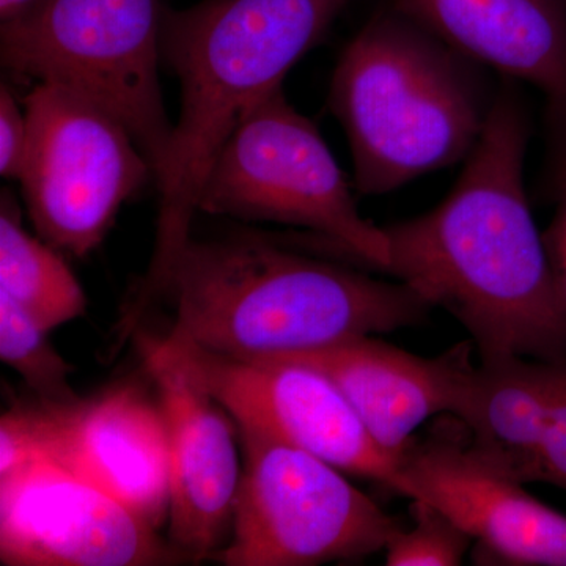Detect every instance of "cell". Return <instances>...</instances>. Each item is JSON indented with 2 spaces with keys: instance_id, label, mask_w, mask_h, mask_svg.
<instances>
[{
  "instance_id": "5bb4252c",
  "label": "cell",
  "mask_w": 566,
  "mask_h": 566,
  "mask_svg": "<svg viewBox=\"0 0 566 566\" xmlns=\"http://www.w3.org/2000/svg\"><path fill=\"white\" fill-rule=\"evenodd\" d=\"M469 344L438 357L395 348L371 335L277 359L314 367L345 395L376 444L400 463L417 428L438 415L457 416L475 365Z\"/></svg>"
},
{
  "instance_id": "e0dca14e",
  "label": "cell",
  "mask_w": 566,
  "mask_h": 566,
  "mask_svg": "<svg viewBox=\"0 0 566 566\" xmlns=\"http://www.w3.org/2000/svg\"><path fill=\"white\" fill-rule=\"evenodd\" d=\"M0 293L46 333L87 308L76 275L57 249L25 232L10 193H3L0 207Z\"/></svg>"
},
{
  "instance_id": "44dd1931",
  "label": "cell",
  "mask_w": 566,
  "mask_h": 566,
  "mask_svg": "<svg viewBox=\"0 0 566 566\" xmlns=\"http://www.w3.org/2000/svg\"><path fill=\"white\" fill-rule=\"evenodd\" d=\"M539 482L566 491V359L556 364L539 450Z\"/></svg>"
},
{
  "instance_id": "2e32d148",
  "label": "cell",
  "mask_w": 566,
  "mask_h": 566,
  "mask_svg": "<svg viewBox=\"0 0 566 566\" xmlns=\"http://www.w3.org/2000/svg\"><path fill=\"white\" fill-rule=\"evenodd\" d=\"M556 364L520 356L480 360L453 416L476 455L524 485L539 482V450Z\"/></svg>"
},
{
  "instance_id": "5b68a950",
  "label": "cell",
  "mask_w": 566,
  "mask_h": 566,
  "mask_svg": "<svg viewBox=\"0 0 566 566\" xmlns=\"http://www.w3.org/2000/svg\"><path fill=\"white\" fill-rule=\"evenodd\" d=\"M159 0H36L2 21L3 69L87 96L133 134L159 181L174 123L164 106Z\"/></svg>"
},
{
  "instance_id": "ffe728a7",
  "label": "cell",
  "mask_w": 566,
  "mask_h": 566,
  "mask_svg": "<svg viewBox=\"0 0 566 566\" xmlns=\"http://www.w3.org/2000/svg\"><path fill=\"white\" fill-rule=\"evenodd\" d=\"M549 109L554 142L556 211L549 227L543 232V243H545L554 285L566 308V107L549 106Z\"/></svg>"
},
{
  "instance_id": "603a6c76",
  "label": "cell",
  "mask_w": 566,
  "mask_h": 566,
  "mask_svg": "<svg viewBox=\"0 0 566 566\" xmlns=\"http://www.w3.org/2000/svg\"><path fill=\"white\" fill-rule=\"evenodd\" d=\"M35 2L36 0H0V20H10Z\"/></svg>"
},
{
  "instance_id": "9c48e42d",
  "label": "cell",
  "mask_w": 566,
  "mask_h": 566,
  "mask_svg": "<svg viewBox=\"0 0 566 566\" xmlns=\"http://www.w3.org/2000/svg\"><path fill=\"white\" fill-rule=\"evenodd\" d=\"M139 334L137 342L180 367L237 427L300 447L340 471L415 497L400 463L376 444L345 395L316 368L277 357L226 356L169 334Z\"/></svg>"
},
{
  "instance_id": "ac0fdd59",
  "label": "cell",
  "mask_w": 566,
  "mask_h": 566,
  "mask_svg": "<svg viewBox=\"0 0 566 566\" xmlns=\"http://www.w3.org/2000/svg\"><path fill=\"white\" fill-rule=\"evenodd\" d=\"M0 359L13 368L43 403H71L81 398L71 386L73 367L10 297L0 293Z\"/></svg>"
},
{
  "instance_id": "9a60e30c",
  "label": "cell",
  "mask_w": 566,
  "mask_h": 566,
  "mask_svg": "<svg viewBox=\"0 0 566 566\" xmlns=\"http://www.w3.org/2000/svg\"><path fill=\"white\" fill-rule=\"evenodd\" d=\"M390 10L566 107V0H392Z\"/></svg>"
},
{
  "instance_id": "7402d4cb",
  "label": "cell",
  "mask_w": 566,
  "mask_h": 566,
  "mask_svg": "<svg viewBox=\"0 0 566 566\" xmlns=\"http://www.w3.org/2000/svg\"><path fill=\"white\" fill-rule=\"evenodd\" d=\"M29 128L25 111L9 87L0 92V174L6 178L20 177L25 151H28Z\"/></svg>"
},
{
  "instance_id": "4fadbf2b",
  "label": "cell",
  "mask_w": 566,
  "mask_h": 566,
  "mask_svg": "<svg viewBox=\"0 0 566 566\" xmlns=\"http://www.w3.org/2000/svg\"><path fill=\"white\" fill-rule=\"evenodd\" d=\"M169 434L170 545L185 560L212 558L229 542L243 465L233 419L169 359L137 342Z\"/></svg>"
},
{
  "instance_id": "8fae6325",
  "label": "cell",
  "mask_w": 566,
  "mask_h": 566,
  "mask_svg": "<svg viewBox=\"0 0 566 566\" xmlns=\"http://www.w3.org/2000/svg\"><path fill=\"white\" fill-rule=\"evenodd\" d=\"M185 560L158 528L43 455L0 468V564L148 566Z\"/></svg>"
},
{
  "instance_id": "d6986e66",
  "label": "cell",
  "mask_w": 566,
  "mask_h": 566,
  "mask_svg": "<svg viewBox=\"0 0 566 566\" xmlns=\"http://www.w3.org/2000/svg\"><path fill=\"white\" fill-rule=\"evenodd\" d=\"M412 526L400 528L386 546L389 566H455L463 564L472 538L441 510L412 501Z\"/></svg>"
},
{
  "instance_id": "7a4b0ae2",
  "label": "cell",
  "mask_w": 566,
  "mask_h": 566,
  "mask_svg": "<svg viewBox=\"0 0 566 566\" xmlns=\"http://www.w3.org/2000/svg\"><path fill=\"white\" fill-rule=\"evenodd\" d=\"M349 0H203L164 7L161 55L181 85L169 161L159 192L155 251L133 305L159 303L191 240L199 196L230 134L314 50Z\"/></svg>"
},
{
  "instance_id": "6da1fadb",
  "label": "cell",
  "mask_w": 566,
  "mask_h": 566,
  "mask_svg": "<svg viewBox=\"0 0 566 566\" xmlns=\"http://www.w3.org/2000/svg\"><path fill=\"white\" fill-rule=\"evenodd\" d=\"M527 117L506 84L449 196L385 227L387 273L471 334L480 360L566 359V308L532 216L524 161Z\"/></svg>"
},
{
  "instance_id": "8992f818",
  "label": "cell",
  "mask_w": 566,
  "mask_h": 566,
  "mask_svg": "<svg viewBox=\"0 0 566 566\" xmlns=\"http://www.w3.org/2000/svg\"><path fill=\"white\" fill-rule=\"evenodd\" d=\"M199 211L285 223L318 233L370 270L390 264L385 227L365 219L318 128L286 99H263L216 155Z\"/></svg>"
},
{
  "instance_id": "ba28073f",
  "label": "cell",
  "mask_w": 566,
  "mask_h": 566,
  "mask_svg": "<svg viewBox=\"0 0 566 566\" xmlns=\"http://www.w3.org/2000/svg\"><path fill=\"white\" fill-rule=\"evenodd\" d=\"M24 111L29 140L18 180L29 216L41 240L82 259L155 170L129 129L81 93L39 82Z\"/></svg>"
},
{
  "instance_id": "30bf717a",
  "label": "cell",
  "mask_w": 566,
  "mask_h": 566,
  "mask_svg": "<svg viewBox=\"0 0 566 566\" xmlns=\"http://www.w3.org/2000/svg\"><path fill=\"white\" fill-rule=\"evenodd\" d=\"M32 453L84 476L155 528L169 517L166 417L139 386L3 412L0 468Z\"/></svg>"
},
{
  "instance_id": "277c9868",
  "label": "cell",
  "mask_w": 566,
  "mask_h": 566,
  "mask_svg": "<svg viewBox=\"0 0 566 566\" xmlns=\"http://www.w3.org/2000/svg\"><path fill=\"white\" fill-rule=\"evenodd\" d=\"M474 65L394 10L349 41L329 106L348 139L357 192L385 196L465 161L493 103Z\"/></svg>"
},
{
  "instance_id": "3957f363",
  "label": "cell",
  "mask_w": 566,
  "mask_h": 566,
  "mask_svg": "<svg viewBox=\"0 0 566 566\" xmlns=\"http://www.w3.org/2000/svg\"><path fill=\"white\" fill-rule=\"evenodd\" d=\"M163 300L174 307L169 335L245 359L392 333L423 322L431 308L400 281H381L255 234L191 237Z\"/></svg>"
},
{
  "instance_id": "7c38bea8",
  "label": "cell",
  "mask_w": 566,
  "mask_h": 566,
  "mask_svg": "<svg viewBox=\"0 0 566 566\" xmlns=\"http://www.w3.org/2000/svg\"><path fill=\"white\" fill-rule=\"evenodd\" d=\"M400 465L412 501L430 502L463 528L483 564L566 566V516L476 455L463 424L415 438Z\"/></svg>"
},
{
  "instance_id": "52a82bcc",
  "label": "cell",
  "mask_w": 566,
  "mask_h": 566,
  "mask_svg": "<svg viewBox=\"0 0 566 566\" xmlns=\"http://www.w3.org/2000/svg\"><path fill=\"white\" fill-rule=\"evenodd\" d=\"M238 428L243 474L229 542L212 557L227 566H314L386 549L403 527L344 471L300 447Z\"/></svg>"
}]
</instances>
